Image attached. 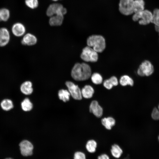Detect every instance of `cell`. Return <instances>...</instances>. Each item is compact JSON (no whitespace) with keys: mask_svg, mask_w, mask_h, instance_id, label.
I'll list each match as a JSON object with an SVG mask.
<instances>
[{"mask_svg":"<svg viewBox=\"0 0 159 159\" xmlns=\"http://www.w3.org/2000/svg\"><path fill=\"white\" fill-rule=\"evenodd\" d=\"M21 154L25 156L31 155L33 153V146L28 140H24L19 144Z\"/></svg>","mask_w":159,"mask_h":159,"instance_id":"9c48e42d","label":"cell"},{"mask_svg":"<svg viewBox=\"0 0 159 159\" xmlns=\"http://www.w3.org/2000/svg\"><path fill=\"white\" fill-rule=\"evenodd\" d=\"M97 159H110V158L107 155L104 154L99 156L97 157Z\"/></svg>","mask_w":159,"mask_h":159,"instance_id":"1f68e13d","label":"cell"},{"mask_svg":"<svg viewBox=\"0 0 159 159\" xmlns=\"http://www.w3.org/2000/svg\"><path fill=\"white\" fill-rule=\"evenodd\" d=\"M118 82L117 78L114 76L111 77L110 79L105 80L103 83L104 86L108 90L111 89L114 86H117Z\"/></svg>","mask_w":159,"mask_h":159,"instance_id":"e0dca14e","label":"cell"},{"mask_svg":"<svg viewBox=\"0 0 159 159\" xmlns=\"http://www.w3.org/2000/svg\"><path fill=\"white\" fill-rule=\"evenodd\" d=\"M88 46L92 47L97 53L102 52L105 49V39L101 35H93L89 37L87 39Z\"/></svg>","mask_w":159,"mask_h":159,"instance_id":"7a4b0ae2","label":"cell"},{"mask_svg":"<svg viewBox=\"0 0 159 159\" xmlns=\"http://www.w3.org/2000/svg\"><path fill=\"white\" fill-rule=\"evenodd\" d=\"M158 140H159V136L158 137Z\"/></svg>","mask_w":159,"mask_h":159,"instance_id":"8d00e7d4","label":"cell"},{"mask_svg":"<svg viewBox=\"0 0 159 159\" xmlns=\"http://www.w3.org/2000/svg\"><path fill=\"white\" fill-rule=\"evenodd\" d=\"M0 105L4 110L8 111L14 107L12 101L9 99H4L1 102Z\"/></svg>","mask_w":159,"mask_h":159,"instance_id":"44dd1931","label":"cell"},{"mask_svg":"<svg viewBox=\"0 0 159 159\" xmlns=\"http://www.w3.org/2000/svg\"><path fill=\"white\" fill-rule=\"evenodd\" d=\"M5 159H13V158H6Z\"/></svg>","mask_w":159,"mask_h":159,"instance_id":"836d02e7","label":"cell"},{"mask_svg":"<svg viewBox=\"0 0 159 159\" xmlns=\"http://www.w3.org/2000/svg\"><path fill=\"white\" fill-rule=\"evenodd\" d=\"M67 12L66 9L61 4L54 3L50 4L47 8L46 13L47 16L50 17L56 14L64 16Z\"/></svg>","mask_w":159,"mask_h":159,"instance_id":"5b68a950","label":"cell"},{"mask_svg":"<svg viewBox=\"0 0 159 159\" xmlns=\"http://www.w3.org/2000/svg\"><path fill=\"white\" fill-rule=\"evenodd\" d=\"M153 14L147 10H144L141 11L134 13L132 19L134 21H137L140 24L146 25L149 24L152 19Z\"/></svg>","mask_w":159,"mask_h":159,"instance_id":"3957f363","label":"cell"},{"mask_svg":"<svg viewBox=\"0 0 159 159\" xmlns=\"http://www.w3.org/2000/svg\"><path fill=\"white\" fill-rule=\"evenodd\" d=\"M21 106L22 110L26 112L30 111L33 108L32 103L27 98H25L21 102Z\"/></svg>","mask_w":159,"mask_h":159,"instance_id":"cb8c5ba5","label":"cell"},{"mask_svg":"<svg viewBox=\"0 0 159 159\" xmlns=\"http://www.w3.org/2000/svg\"><path fill=\"white\" fill-rule=\"evenodd\" d=\"M111 152L114 157L119 158L122 153L123 151L120 146L117 144H115L112 146Z\"/></svg>","mask_w":159,"mask_h":159,"instance_id":"7402d4cb","label":"cell"},{"mask_svg":"<svg viewBox=\"0 0 159 159\" xmlns=\"http://www.w3.org/2000/svg\"><path fill=\"white\" fill-rule=\"evenodd\" d=\"M145 2L143 0H135L133 3L134 13L139 12L144 10Z\"/></svg>","mask_w":159,"mask_h":159,"instance_id":"d6986e66","label":"cell"},{"mask_svg":"<svg viewBox=\"0 0 159 159\" xmlns=\"http://www.w3.org/2000/svg\"><path fill=\"white\" fill-rule=\"evenodd\" d=\"M153 71V67L151 63L149 61L145 60L140 65L137 74L140 76H148L150 75Z\"/></svg>","mask_w":159,"mask_h":159,"instance_id":"52a82bcc","label":"cell"},{"mask_svg":"<svg viewBox=\"0 0 159 159\" xmlns=\"http://www.w3.org/2000/svg\"><path fill=\"white\" fill-rule=\"evenodd\" d=\"M97 145V143L95 140H90L87 142L86 148L88 152L92 153L96 151Z\"/></svg>","mask_w":159,"mask_h":159,"instance_id":"d4e9b609","label":"cell"},{"mask_svg":"<svg viewBox=\"0 0 159 159\" xmlns=\"http://www.w3.org/2000/svg\"><path fill=\"white\" fill-rule=\"evenodd\" d=\"M52 0L53 1H59V0Z\"/></svg>","mask_w":159,"mask_h":159,"instance_id":"e575fe53","label":"cell"},{"mask_svg":"<svg viewBox=\"0 0 159 159\" xmlns=\"http://www.w3.org/2000/svg\"><path fill=\"white\" fill-rule=\"evenodd\" d=\"M50 17L49 23L51 26H60L64 20V15L60 14H56Z\"/></svg>","mask_w":159,"mask_h":159,"instance_id":"5bb4252c","label":"cell"},{"mask_svg":"<svg viewBox=\"0 0 159 159\" xmlns=\"http://www.w3.org/2000/svg\"><path fill=\"white\" fill-rule=\"evenodd\" d=\"M134 0H120L119 9L122 14L129 15L134 13L133 3Z\"/></svg>","mask_w":159,"mask_h":159,"instance_id":"8992f818","label":"cell"},{"mask_svg":"<svg viewBox=\"0 0 159 159\" xmlns=\"http://www.w3.org/2000/svg\"><path fill=\"white\" fill-rule=\"evenodd\" d=\"M91 80L92 82L96 85L101 84L103 81V79L101 75L98 73H95L91 74Z\"/></svg>","mask_w":159,"mask_h":159,"instance_id":"4316f807","label":"cell"},{"mask_svg":"<svg viewBox=\"0 0 159 159\" xmlns=\"http://www.w3.org/2000/svg\"><path fill=\"white\" fill-rule=\"evenodd\" d=\"M119 82L122 86H123L127 85L132 86L134 85L133 80L127 75H124L121 77L119 80Z\"/></svg>","mask_w":159,"mask_h":159,"instance_id":"ffe728a7","label":"cell"},{"mask_svg":"<svg viewBox=\"0 0 159 159\" xmlns=\"http://www.w3.org/2000/svg\"><path fill=\"white\" fill-rule=\"evenodd\" d=\"M158 109L159 110V105H158Z\"/></svg>","mask_w":159,"mask_h":159,"instance_id":"d590c367","label":"cell"},{"mask_svg":"<svg viewBox=\"0 0 159 159\" xmlns=\"http://www.w3.org/2000/svg\"><path fill=\"white\" fill-rule=\"evenodd\" d=\"M82 59L86 62H96L98 58V53L92 47L87 46L82 49L80 55Z\"/></svg>","mask_w":159,"mask_h":159,"instance_id":"277c9868","label":"cell"},{"mask_svg":"<svg viewBox=\"0 0 159 159\" xmlns=\"http://www.w3.org/2000/svg\"><path fill=\"white\" fill-rule=\"evenodd\" d=\"M13 34L17 37H20L24 34L26 31L24 25L22 23L17 22L14 24L12 27Z\"/></svg>","mask_w":159,"mask_h":159,"instance_id":"7c38bea8","label":"cell"},{"mask_svg":"<svg viewBox=\"0 0 159 159\" xmlns=\"http://www.w3.org/2000/svg\"><path fill=\"white\" fill-rule=\"evenodd\" d=\"M10 16L9 11L7 9L2 8L0 9V21H5L9 19Z\"/></svg>","mask_w":159,"mask_h":159,"instance_id":"484cf974","label":"cell"},{"mask_svg":"<svg viewBox=\"0 0 159 159\" xmlns=\"http://www.w3.org/2000/svg\"><path fill=\"white\" fill-rule=\"evenodd\" d=\"M151 22L155 26H159V9H155L154 10Z\"/></svg>","mask_w":159,"mask_h":159,"instance_id":"83f0119b","label":"cell"},{"mask_svg":"<svg viewBox=\"0 0 159 159\" xmlns=\"http://www.w3.org/2000/svg\"><path fill=\"white\" fill-rule=\"evenodd\" d=\"M20 89L23 94L26 95H30L33 91L32 83L29 81H25L21 85Z\"/></svg>","mask_w":159,"mask_h":159,"instance_id":"2e32d148","label":"cell"},{"mask_svg":"<svg viewBox=\"0 0 159 159\" xmlns=\"http://www.w3.org/2000/svg\"><path fill=\"white\" fill-rule=\"evenodd\" d=\"M25 3L27 7L32 9L37 8L39 5L38 0H25Z\"/></svg>","mask_w":159,"mask_h":159,"instance_id":"f1b7e54d","label":"cell"},{"mask_svg":"<svg viewBox=\"0 0 159 159\" xmlns=\"http://www.w3.org/2000/svg\"><path fill=\"white\" fill-rule=\"evenodd\" d=\"M155 29L159 33V26H155Z\"/></svg>","mask_w":159,"mask_h":159,"instance_id":"d6a6232c","label":"cell"},{"mask_svg":"<svg viewBox=\"0 0 159 159\" xmlns=\"http://www.w3.org/2000/svg\"><path fill=\"white\" fill-rule=\"evenodd\" d=\"M89 110L90 112L97 117H100L102 115L103 109L96 100H94L91 102Z\"/></svg>","mask_w":159,"mask_h":159,"instance_id":"30bf717a","label":"cell"},{"mask_svg":"<svg viewBox=\"0 0 159 159\" xmlns=\"http://www.w3.org/2000/svg\"><path fill=\"white\" fill-rule=\"evenodd\" d=\"M81 92L82 97L86 99H90L92 97L94 90L91 86L86 85L82 89Z\"/></svg>","mask_w":159,"mask_h":159,"instance_id":"9a60e30c","label":"cell"},{"mask_svg":"<svg viewBox=\"0 0 159 159\" xmlns=\"http://www.w3.org/2000/svg\"><path fill=\"white\" fill-rule=\"evenodd\" d=\"M37 41V38L34 35L30 33L26 34L22 39L21 42L24 45L32 46L35 44Z\"/></svg>","mask_w":159,"mask_h":159,"instance_id":"4fadbf2b","label":"cell"},{"mask_svg":"<svg viewBox=\"0 0 159 159\" xmlns=\"http://www.w3.org/2000/svg\"><path fill=\"white\" fill-rule=\"evenodd\" d=\"M65 84L70 95L74 99L80 100L82 99L81 90L78 85L69 81L66 82Z\"/></svg>","mask_w":159,"mask_h":159,"instance_id":"ba28073f","label":"cell"},{"mask_svg":"<svg viewBox=\"0 0 159 159\" xmlns=\"http://www.w3.org/2000/svg\"><path fill=\"white\" fill-rule=\"evenodd\" d=\"M71 75L72 78L77 81L86 80L90 77L91 70L87 64L82 63L75 64L73 67Z\"/></svg>","mask_w":159,"mask_h":159,"instance_id":"6da1fadb","label":"cell"},{"mask_svg":"<svg viewBox=\"0 0 159 159\" xmlns=\"http://www.w3.org/2000/svg\"><path fill=\"white\" fill-rule=\"evenodd\" d=\"M74 159H86L85 155L82 152H77L74 153Z\"/></svg>","mask_w":159,"mask_h":159,"instance_id":"4dcf8cb0","label":"cell"},{"mask_svg":"<svg viewBox=\"0 0 159 159\" xmlns=\"http://www.w3.org/2000/svg\"><path fill=\"white\" fill-rule=\"evenodd\" d=\"M10 40V34L8 30L6 28H0V46L7 45Z\"/></svg>","mask_w":159,"mask_h":159,"instance_id":"8fae6325","label":"cell"},{"mask_svg":"<svg viewBox=\"0 0 159 159\" xmlns=\"http://www.w3.org/2000/svg\"><path fill=\"white\" fill-rule=\"evenodd\" d=\"M59 99L64 102H66L69 100L70 94L67 90L61 89L60 90L58 93Z\"/></svg>","mask_w":159,"mask_h":159,"instance_id":"603a6c76","label":"cell"},{"mask_svg":"<svg viewBox=\"0 0 159 159\" xmlns=\"http://www.w3.org/2000/svg\"><path fill=\"white\" fill-rule=\"evenodd\" d=\"M101 123L106 129L110 130L115 125V120L113 117H108L102 118L101 120Z\"/></svg>","mask_w":159,"mask_h":159,"instance_id":"ac0fdd59","label":"cell"},{"mask_svg":"<svg viewBox=\"0 0 159 159\" xmlns=\"http://www.w3.org/2000/svg\"><path fill=\"white\" fill-rule=\"evenodd\" d=\"M151 117L154 120H159V110L158 108L155 107L153 109L152 112Z\"/></svg>","mask_w":159,"mask_h":159,"instance_id":"f546056e","label":"cell"}]
</instances>
